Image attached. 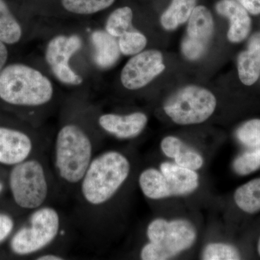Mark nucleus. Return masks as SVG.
Returning a JSON list of instances; mask_svg holds the SVG:
<instances>
[{"mask_svg":"<svg viewBox=\"0 0 260 260\" xmlns=\"http://www.w3.org/2000/svg\"><path fill=\"white\" fill-rule=\"evenodd\" d=\"M131 168L129 158L117 150L95 155L77 186L82 202L92 209L107 205L127 180Z\"/></svg>","mask_w":260,"mask_h":260,"instance_id":"obj_1","label":"nucleus"},{"mask_svg":"<svg viewBox=\"0 0 260 260\" xmlns=\"http://www.w3.org/2000/svg\"><path fill=\"white\" fill-rule=\"evenodd\" d=\"M95 156V145L83 126L75 122L63 124L53 147L52 162L56 177L64 185L78 186Z\"/></svg>","mask_w":260,"mask_h":260,"instance_id":"obj_2","label":"nucleus"},{"mask_svg":"<svg viewBox=\"0 0 260 260\" xmlns=\"http://www.w3.org/2000/svg\"><path fill=\"white\" fill-rule=\"evenodd\" d=\"M54 96L51 80L35 68L23 64L6 67L0 73V99L10 105L42 107Z\"/></svg>","mask_w":260,"mask_h":260,"instance_id":"obj_3","label":"nucleus"},{"mask_svg":"<svg viewBox=\"0 0 260 260\" xmlns=\"http://www.w3.org/2000/svg\"><path fill=\"white\" fill-rule=\"evenodd\" d=\"M148 242L142 247L140 259L167 260L189 249L196 241L197 230L186 219L156 218L147 227Z\"/></svg>","mask_w":260,"mask_h":260,"instance_id":"obj_4","label":"nucleus"},{"mask_svg":"<svg viewBox=\"0 0 260 260\" xmlns=\"http://www.w3.org/2000/svg\"><path fill=\"white\" fill-rule=\"evenodd\" d=\"M62 218L54 207L45 205L32 210L28 220L10 241V249L18 256L38 254L54 244L62 230Z\"/></svg>","mask_w":260,"mask_h":260,"instance_id":"obj_5","label":"nucleus"},{"mask_svg":"<svg viewBox=\"0 0 260 260\" xmlns=\"http://www.w3.org/2000/svg\"><path fill=\"white\" fill-rule=\"evenodd\" d=\"M8 183L15 204L22 209L32 211L47 205L51 191V177L40 158L32 156L12 167Z\"/></svg>","mask_w":260,"mask_h":260,"instance_id":"obj_6","label":"nucleus"},{"mask_svg":"<svg viewBox=\"0 0 260 260\" xmlns=\"http://www.w3.org/2000/svg\"><path fill=\"white\" fill-rule=\"evenodd\" d=\"M138 183L147 198L160 200L173 196L191 194L199 186L196 171L181 167L177 164L164 162L160 170L148 168L140 173Z\"/></svg>","mask_w":260,"mask_h":260,"instance_id":"obj_7","label":"nucleus"},{"mask_svg":"<svg viewBox=\"0 0 260 260\" xmlns=\"http://www.w3.org/2000/svg\"><path fill=\"white\" fill-rule=\"evenodd\" d=\"M217 101L210 90L189 85L172 94L164 104L166 114L176 124L190 125L209 119L215 112Z\"/></svg>","mask_w":260,"mask_h":260,"instance_id":"obj_8","label":"nucleus"},{"mask_svg":"<svg viewBox=\"0 0 260 260\" xmlns=\"http://www.w3.org/2000/svg\"><path fill=\"white\" fill-rule=\"evenodd\" d=\"M82 44V39L77 35L56 36L48 43L46 61L56 79L64 85L78 86L83 83V78L70 64L72 56L81 49Z\"/></svg>","mask_w":260,"mask_h":260,"instance_id":"obj_9","label":"nucleus"},{"mask_svg":"<svg viewBox=\"0 0 260 260\" xmlns=\"http://www.w3.org/2000/svg\"><path fill=\"white\" fill-rule=\"evenodd\" d=\"M214 22L210 10L203 5L195 7L188 20L187 30L181 43V51L189 60H198L208 50L213 37Z\"/></svg>","mask_w":260,"mask_h":260,"instance_id":"obj_10","label":"nucleus"},{"mask_svg":"<svg viewBox=\"0 0 260 260\" xmlns=\"http://www.w3.org/2000/svg\"><path fill=\"white\" fill-rule=\"evenodd\" d=\"M165 68L161 52L141 51L131 58L121 70V82L128 90H138L146 86Z\"/></svg>","mask_w":260,"mask_h":260,"instance_id":"obj_11","label":"nucleus"},{"mask_svg":"<svg viewBox=\"0 0 260 260\" xmlns=\"http://www.w3.org/2000/svg\"><path fill=\"white\" fill-rule=\"evenodd\" d=\"M34 139L21 130L0 126V164L13 167L32 156Z\"/></svg>","mask_w":260,"mask_h":260,"instance_id":"obj_12","label":"nucleus"},{"mask_svg":"<svg viewBox=\"0 0 260 260\" xmlns=\"http://www.w3.org/2000/svg\"><path fill=\"white\" fill-rule=\"evenodd\" d=\"M148 116L137 112L121 115L107 113L98 118V124L107 134L120 140H129L141 134L148 124Z\"/></svg>","mask_w":260,"mask_h":260,"instance_id":"obj_13","label":"nucleus"},{"mask_svg":"<svg viewBox=\"0 0 260 260\" xmlns=\"http://www.w3.org/2000/svg\"><path fill=\"white\" fill-rule=\"evenodd\" d=\"M215 9L218 14L226 17L230 21L228 39L231 42L239 43L247 37L251 30V18L237 0H220Z\"/></svg>","mask_w":260,"mask_h":260,"instance_id":"obj_14","label":"nucleus"},{"mask_svg":"<svg viewBox=\"0 0 260 260\" xmlns=\"http://www.w3.org/2000/svg\"><path fill=\"white\" fill-rule=\"evenodd\" d=\"M238 73L244 85H253L260 75V32L253 34L249 39L247 49L238 57Z\"/></svg>","mask_w":260,"mask_h":260,"instance_id":"obj_15","label":"nucleus"},{"mask_svg":"<svg viewBox=\"0 0 260 260\" xmlns=\"http://www.w3.org/2000/svg\"><path fill=\"white\" fill-rule=\"evenodd\" d=\"M160 148L169 158L174 159L175 164L181 167L197 171L201 169L204 159L198 152L186 146L179 138L168 136L162 140Z\"/></svg>","mask_w":260,"mask_h":260,"instance_id":"obj_16","label":"nucleus"},{"mask_svg":"<svg viewBox=\"0 0 260 260\" xmlns=\"http://www.w3.org/2000/svg\"><path fill=\"white\" fill-rule=\"evenodd\" d=\"M94 47V61L99 68L106 69L113 66L120 56L119 44L115 37L107 31L96 30L91 35Z\"/></svg>","mask_w":260,"mask_h":260,"instance_id":"obj_17","label":"nucleus"},{"mask_svg":"<svg viewBox=\"0 0 260 260\" xmlns=\"http://www.w3.org/2000/svg\"><path fill=\"white\" fill-rule=\"evenodd\" d=\"M198 0H172L160 17V23L166 30H174L189 20Z\"/></svg>","mask_w":260,"mask_h":260,"instance_id":"obj_18","label":"nucleus"},{"mask_svg":"<svg viewBox=\"0 0 260 260\" xmlns=\"http://www.w3.org/2000/svg\"><path fill=\"white\" fill-rule=\"evenodd\" d=\"M234 198L238 208L242 211L249 214L260 211V178L248 181L237 188Z\"/></svg>","mask_w":260,"mask_h":260,"instance_id":"obj_19","label":"nucleus"},{"mask_svg":"<svg viewBox=\"0 0 260 260\" xmlns=\"http://www.w3.org/2000/svg\"><path fill=\"white\" fill-rule=\"evenodd\" d=\"M21 37V26L4 0H0V41L4 44H14Z\"/></svg>","mask_w":260,"mask_h":260,"instance_id":"obj_20","label":"nucleus"},{"mask_svg":"<svg viewBox=\"0 0 260 260\" xmlns=\"http://www.w3.org/2000/svg\"><path fill=\"white\" fill-rule=\"evenodd\" d=\"M115 0H61L63 8L73 14L93 15L107 9Z\"/></svg>","mask_w":260,"mask_h":260,"instance_id":"obj_21","label":"nucleus"},{"mask_svg":"<svg viewBox=\"0 0 260 260\" xmlns=\"http://www.w3.org/2000/svg\"><path fill=\"white\" fill-rule=\"evenodd\" d=\"M133 12L129 7H123L114 10L109 15L106 23V31L115 38H119L128 31L133 23Z\"/></svg>","mask_w":260,"mask_h":260,"instance_id":"obj_22","label":"nucleus"},{"mask_svg":"<svg viewBox=\"0 0 260 260\" xmlns=\"http://www.w3.org/2000/svg\"><path fill=\"white\" fill-rule=\"evenodd\" d=\"M204 260H237L241 255L237 248L225 243H210L205 246L202 254Z\"/></svg>","mask_w":260,"mask_h":260,"instance_id":"obj_23","label":"nucleus"},{"mask_svg":"<svg viewBox=\"0 0 260 260\" xmlns=\"http://www.w3.org/2000/svg\"><path fill=\"white\" fill-rule=\"evenodd\" d=\"M146 37L138 31H126L119 38V49L126 56L135 55L141 52L147 45Z\"/></svg>","mask_w":260,"mask_h":260,"instance_id":"obj_24","label":"nucleus"},{"mask_svg":"<svg viewBox=\"0 0 260 260\" xmlns=\"http://www.w3.org/2000/svg\"><path fill=\"white\" fill-rule=\"evenodd\" d=\"M234 171L239 175H249L260 168V147L251 152L239 155L233 164Z\"/></svg>","mask_w":260,"mask_h":260,"instance_id":"obj_25","label":"nucleus"},{"mask_svg":"<svg viewBox=\"0 0 260 260\" xmlns=\"http://www.w3.org/2000/svg\"><path fill=\"white\" fill-rule=\"evenodd\" d=\"M237 136L243 145L251 148L260 146V119H251L239 126Z\"/></svg>","mask_w":260,"mask_h":260,"instance_id":"obj_26","label":"nucleus"},{"mask_svg":"<svg viewBox=\"0 0 260 260\" xmlns=\"http://www.w3.org/2000/svg\"><path fill=\"white\" fill-rule=\"evenodd\" d=\"M15 229L14 219L8 214L0 213V244L12 236Z\"/></svg>","mask_w":260,"mask_h":260,"instance_id":"obj_27","label":"nucleus"},{"mask_svg":"<svg viewBox=\"0 0 260 260\" xmlns=\"http://www.w3.org/2000/svg\"><path fill=\"white\" fill-rule=\"evenodd\" d=\"M248 13L251 15H260V0H237Z\"/></svg>","mask_w":260,"mask_h":260,"instance_id":"obj_28","label":"nucleus"},{"mask_svg":"<svg viewBox=\"0 0 260 260\" xmlns=\"http://www.w3.org/2000/svg\"><path fill=\"white\" fill-rule=\"evenodd\" d=\"M35 259L37 260H62L65 259L64 256L60 254L54 252H42L39 253L36 256Z\"/></svg>","mask_w":260,"mask_h":260,"instance_id":"obj_29","label":"nucleus"},{"mask_svg":"<svg viewBox=\"0 0 260 260\" xmlns=\"http://www.w3.org/2000/svg\"><path fill=\"white\" fill-rule=\"evenodd\" d=\"M8 51L4 43L0 41V73L5 68V65L8 60Z\"/></svg>","mask_w":260,"mask_h":260,"instance_id":"obj_30","label":"nucleus"},{"mask_svg":"<svg viewBox=\"0 0 260 260\" xmlns=\"http://www.w3.org/2000/svg\"><path fill=\"white\" fill-rule=\"evenodd\" d=\"M3 189H4V184L2 181H0V194L3 192Z\"/></svg>","mask_w":260,"mask_h":260,"instance_id":"obj_31","label":"nucleus"},{"mask_svg":"<svg viewBox=\"0 0 260 260\" xmlns=\"http://www.w3.org/2000/svg\"><path fill=\"white\" fill-rule=\"evenodd\" d=\"M257 251H258V254H259V255L260 256V237L259 239V242H258L257 244Z\"/></svg>","mask_w":260,"mask_h":260,"instance_id":"obj_32","label":"nucleus"}]
</instances>
